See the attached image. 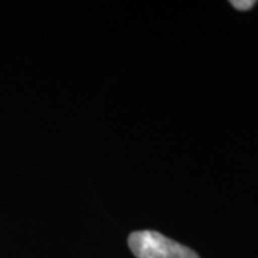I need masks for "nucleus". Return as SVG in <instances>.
Listing matches in <instances>:
<instances>
[{
  "mask_svg": "<svg viewBox=\"0 0 258 258\" xmlns=\"http://www.w3.org/2000/svg\"><path fill=\"white\" fill-rule=\"evenodd\" d=\"M128 245L137 258H200L195 251L157 231L132 232Z\"/></svg>",
  "mask_w": 258,
  "mask_h": 258,
  "instance_id": "1",
  "label": "nucleus"
},
{
  "mask_svg": "<svg viewBox=\"0 0 258 258\" xmlns=\"http://www.w3.org/2000/svg\"><path fill=\"white\" fill-rule=\"evenodd\" d=\"M257 5L255 0H232L231 6L237 10H249Z\"/></svg>",
  "mask_w": 258,
  "mask_h": 258,
  "instance_id": "2",
  "label": "nucleus"
}]
</instances>
